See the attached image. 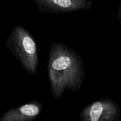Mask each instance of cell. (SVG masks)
Listing matches in <instances>:
<instances>
[{
	"instance_id": "1",
	"label": "cell",
	"mask_w": 121,
	"mask_h": 121,
	"mask_svg": "<svg viewBox=\"0 0 121 121\" xmlns=\"http://www.w3.org/2000/svg\"><path fill=\"white\" fill-rule=\"evenodd\" d=\"M47 70L51 93L55 99L61 98L67 90L73 92L79 90L86 77L81 56L67 45L58 42L51 45Z\"/></svg>"
},
{
	"instance_id": "2",
	"label": "cell",
	"mask_w": 121,
	"mask_h": 121,
	"mask_svg": "<svg viewBox=\"0 0 121 121\" xmlns=\"http://www.w3.org/2000/svg\"><path fill=\"white\" fill-rule=\"evenodd\" d=\"M5 44L26 72L36 74L39 64L38 47L35 39L28 30L20 25L15 26Z\"/></svg>"
},
{
	"instance_id": "3",
	"label": "cell",
	"mask_w": 121,
	"mask_h": 121,
	"mask_svg": "<svg viewBox=\"0 0 121 121\" xmlns=\"http://www.w3.org/2000/svg\"><path fill=\"white\" fill-rule=\"evenodd\" d=\"M80 116L83 121H118L119 107L111 98H102L87 104Z\"/></svg>"
},
{
	"instance_id": "4",
	"label": "cell",
	"mask_w": 121,
	"mask_h": 121,
	"mask_svg": "<svg viewBox=\"0 0 121 121\" xmlns=\"http://www.w3.org/2000/svg\"><path fill=\"white\" fill-rule=\"evenodd\" d=\"M40 11L48 14H63L91 9L88 0H31Z\"/></svg>"
},
{
	"instance_id": "5",
	"label": "cell",
	"mask_w": 121,
	"mask_h": 121,
	"mask_svg": "<svg viewBox=\"0 0 121 121\" xmlns=\"http://www.w3.org/2000/svg\"><path fill=\"white\" fill-rule=\"evenodd\" d=\"M42 110V103L37 100H31L6 112L1 116L0 121H31L41 113Z\"/></svg>"
},
{
	"instance_id": "6",
	"label": "cell",
	"mask_w": 121,
	"mask_h": 121,
	"mask_svg": "<svg viewBox=\"0 0 121 121\" xmlns=\"http://www.w3.org/2000/svg\"><path fill=\"white\" fill-rule=\"evenodd\" d=\"M117 17L118 18L119 20H121V0L120 2V5H119V8H118V14H117Z\"/></svg>"
},
{
	"instance_id": "7",
	"label": "cell",
	"mask_w": 121,
	"mask_h": 121,
	"mask_svg": "<svg viewBox=\"0 0 121 121\" xmlns=\"http://www.w3.org/2000/svg\"><path fill=\"white\" fill-rule=\"evenodd\" d=\"M119 24H120V25L121 26V20H120V23H119Z\"/></svg>"
}]
</instances>
